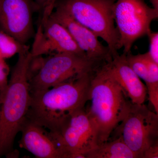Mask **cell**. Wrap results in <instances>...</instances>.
Segmentation results:
<instances>
[{
	"mask_svg": "<svg viewBox=\"0 0 158 158\" xmlns=\"http://www.w3.org/2000/svg\"><path fill=\"white\" fill-rule=\"evenodd\" d=\"M39 11L34 0H0V30L22 44L34 37V12Z\"/></svg>",
	"mask_w": 158,
	"mask_h": 158,
	"instance_id": "obj_9",
	"label": "cell"
},
{
	"mask_svg": "<svg viewBox=\"0 0 158 158\" xmlns=\"http://www.w3.org/2000/svg\"><path fill=\"white\" fill-rule=\"evenodd\" d=\"M116 137H121L138 158L144 152L158 143V114L144 104L131 102L122 121L113 131Z\"/></svg>",
	"mask_w": 158,
	"mask_h": 158,
	"instance_id": "obj_6",
	"label": "cell"
},
{
	"mask_svg": "<svg viewBox=\"0 0 158 158\" xmlns=\"http://www.w3.org/2000/svg\"><path fill=\"white\" fill-rule=\"evenodd\" d=\"M116 0H56L55 9L62 10L107 44L113 58L118 55L119 34L113 8Z\"/></svg>",
	"mask_w": 158,
	"mask_h": 158,
	"instance_id": "obj_4",
	"label": "cell"
},
{
	"mask_svg": "<svg viewBox=\"0 0 158 158\" xmlns=\"http://www.w3.org/2000/svg\"><path fill=\"white\" fill-rule=\"evenodd\" d=\"M31 52L34 57L52 53L86 55L65 27L50 17L44 22L38 23Z\"/></svg>",
	"mask_w": 158,
	"mask_h": 158,
	"instance_id": "obj_10",
	"label": "cell"
},
{
	"mask_svg": "<svg viewBox=\"0 0 158 158\" xmlns=\"http://www.w3.org/2000/svg\"><path fill=\"white\" fill-rule=\"evenodd\" d=\"M106 63L92 74L88 100L90 104L85 108L95 131L98 146L109 141L124 118L131 103L124 90L108 70Z\"/></svg>",
	"mask_w": 158,
	"mask_h": 158,
	"instance_id": "obj_2",
	"label": "cell"
},
{
	"mask_svg": "<svg viewBox=\"0 0 158 158\" xmlns=\"http://www.w3.org/2000/svg\"><path fill=\"white\" fill-rule=\"evenodd\" d=\"M20 147L39 158H65V153L49 132L26 118L20 131Z\"/></svg>",
	"mask_w": 158,
	"mask_h": 158,
	"instance_id": "obj_12",
	"label": "cell"
},
{
	"mask_svg": "<svg viewBox=\"0 0 158 158\" xmlns=\"http://www.w3.org/2000/svg\"><path fill=\"white\" fill-rule=\"evenodd\" d=\"M49 133L64 151L65 158H86V153L98 147L85 107L72 113L57 133Z\"/></svg>",
	"mask_w": 158,
	"mask_h": 158,
	"instance_id": "obj_8",
	"label": "cell"
},
{
	"mask_svg": "<svg viewBox=\"0 0 158 158\" xmlns=\"http://www.w3.org/2000/svg\"><path fill=\"white\" fill-rule=\"evenodd\" d=\"M94 72L78 76L46 90L31 93L27 118L50 132H57L72 113L85 107Z\"/></svg>",
	"mask_w": 158,
	"mask_h": 158,
	"instance_id": "obj_1",
	"label": "cell"
},
{
	"mask_svg": "<svg viewBox=\"0 0 158 158\" xmlns=\"http://www.w3.org/2000/svg\"><path fill=\"white\" fill-rule=\"evenodd\" d=\"M50 17L68 31L80 48L90 59L108 62L113 59L110 48L102 44L92 31L59 9H55Z\"/></svg>",
	"mask_w": 158,
	"mask_h": 158,
	"instance_id": "obj_11",
	"label": "cell"
},
{
	"mask_svg": "<svg viewBox=\"0 0 158 158\" xmlns=\"http://www.w3.org/2000/svg\"><path fill=\"white\" fill-rule=\"evenodd\" d=\"M106 66L132 103L144 104L148 96L147 88L130 67L126 54H118L107 62Z\"/></svg>",
	"mask_w": 158,
	"mask_h": 158,
	"instance_id": "obj_13",
	"label": "cell"
},
{
	"mask_svg": "<svg viewBox=\"0 0 158 158\" xmlns=\"http://www.w3.org/2000/svg\"><path fill=\"white\" fill-rule=\"evenodd\" d=\"M40 13L39 23L48 19L54 11L55 3L56 0H34Z\"/></svg>",
	"mask_w": 158,
	"mask_h": 158,
	"instance_id": "obj_17",
	"label": "cell"
},
{
	"mask_svg": "<svg viewBox=\"0 0 158 158\" xmlns=\"http://www.w3.org/2000/svg\"><path fill=\"white\" fill-rule=\"evenodd\" d=\"M127 63L133 71L140 79L147 83L149 80V73L146 62L142 54L134 55L130 52L127 54Z\"/></svg>",
	"mask_w": 158,
	"mask_h": 158,
	"instance_id": "obj_16",
	"label": "cell"
},
{
	"mask_svg": "<svg viewBox=\"0 0 158 158\" xmlns=\"http://www.w3.org/2000/svg\"><path fill=\"white\" fill-rule=\"evenodd\" d=\"M18 55L0 107V157L14 151L15 139L27 118L31 101L30 67L33 56L29 46Z\"/></svg>",
	"mask_w": 158,
	"mask_h": 158,
	"instance_id": "obj_3",
	"label": "cell"
},
{
	"mask_svg": "<svg viewBox=\"0 0 158 158\" xmlns=\"http://www.w3.org/2000/svg\"><path fill=\"white\" fill-rule=\"evenodd\" d=\"M1 100H0V107H1Z\"/></svg>",
	"mask_w": 158,
	"mask_h": 158,
	"instance_id": "obj_22",
	"label": "cell"
},
{
	"mask_svg": "<svg viewBox=\"0 0 158 158\" xmlns=\"http://www.w3.org/2000/svg\"><path fill=\"white\" fill-rule=\"evenodd\" d=\"M10 68L5 59L0 58V100L1 103L6 94L8 84Z\"/></svg>",
	"mask_w": 158,
	"mask_h": 158,
	"instance_id": "obj_18",
	"label": "cell"
},
{
	"mask_svg": "<svg viewBox=\"0 0 158 158\" xmlns=\"http://www.w3.org/2000/svg\"><path fill=\"white\" fill-rule=\"evenodd\" d=\"M113 12L120 48L126 55L131 52L137 40L149 34L151 24L158 17V10L149 7L144 0H116Z\"/></svg>",
	"mask_w": 158,
	"mask_h": 158,
	"instance_id": "obj_7",
	"label": "cell"
},
{
	"mask_svg": "<svg viewBox=\"0 0 158 158\" xmlns=\"http://www.w3.org/2000/svg\"><path fill=\"white\" fill-rule=\"evenodd\" d=\"M150 2L152 4L153 8L156 10H158V0H149Z\"/></svg>",
	"mask_w": 158,
	"mask_h": 158,
	"instance_id": "obj_21",
	"label": "cell"
},
{
	"mask_svg": "<svg viewBox=\"0 0 158 158\" xmlns=\"http://www.w3.org/2000/svg\"><path fill=\"white\" fill-rule=\"evenodd\" d=\"M85 156L86 158H138L120 137L89 151Z\"/></svg>",
	"mask_w": 158,
	"mask_h": 158,
	"instance_id": "obj_14",
	"label": "cell"
},
{
	"mask_svg": "<svg viewBox=\"0 0 158 158\" xmlns=\"http://www.w3.org/2000/svg\"><path fill=\"white\" fill-rule=\"evenodd\" d=\"M158 143L154 144L148 148L142 156V158H158Z\"/></svg>",
	"mask_w": 158,
	"mask_h": 158,
	"instance_id": "obj_20",
	"label": "cell"
},
{
	"mask_svg": "<svg viewBox=\"0 0 158 158\" xmlns=\"http://www.w3.org/2000/svg\"><path fill=\"white\" fill-rule=\"evenodd\" d=\"M106 63L88 58L85 54L55 53L43 60L29 81L31 93L46 90L84 74L90 73Z\"/></svg>",
	"mask_w": 158,
	"mask_h": 158,
	"instance_id": "obj_5",
	"label": "cell"
},
{
	"mask_svg": "<svg viewBox=\"0 0 158 158\" xmlns=\"http://www.w3.org/2000/svg\"><path fill=\"white\" fill-rule=\"evenodd\" d=\"M149 39V51L147 53L151 59L158 64V33L151 31L148 34Z\"/></svg>",
	"mask_w": 158,
	"mask_h": 158,
	"instance_id": "obj_19",
	"label": "cell"
},
{
	"mask_svg": "<svg viewBox=\"0 0 158 158\" xmlns=\"http://www.w3.org/2000/svg\"><path fill=\"white\" fill-rule=\"evenodd\" d=\"M27 44H22L14 37L0 30V58L6 60L18 54Z\"/></svg>",
	"mask_w": 158,
	"mask_h": 158,
	"instance_id": "obj_15",
	"label": "cell"
}]
</instances>
